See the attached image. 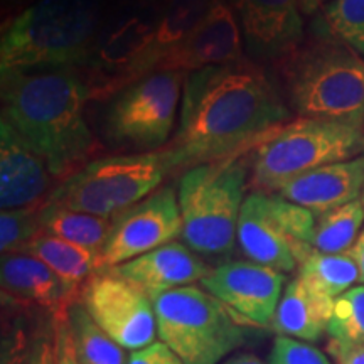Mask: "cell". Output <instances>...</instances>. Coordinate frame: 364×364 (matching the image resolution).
Segmentation results:
<instances>
[{
  "label": "cell",
  "instance_id": "12",
  "mask_svg": "<svg viewBox=\"0 0 364 364\" xmlns=\"http://www.w3.org/2000/svg\"><path fill=\"white\" fill-rule=\"evenodd\" d=\"M182 236V216L176 189L164 186L144 201L113 218L112 231L98 255V272L145 255Z\"/></svg>",
  "mask_w": 364,
  "mask_h": 364
},
{
  "label": "cell",
  "instance_id": "38",
  "mask_svg": "<svg viewBox=\"0 0 364 364\" xmlns=\"http://www.w3.org/2000/svg\"><path fill=\"white\" fill-rule=\"evenodd\" d=\"M331 0H299L300 11L304 14H314L321 7H326Z\"/></svg>",
  "mask_w": 364,
  "mask_h": 364
},
{
  "label": "cell",
  "instance_id": "21",
  "mask_svg": "<svg viewBox=\"0 0 364 364\" xmlns=\"http://www.w3.org/2000/svg\"><path fill=\"white\" fill-rule=\"evenodd\" d=\"M215 0H162L157 7L152 41L139 66L136 78L156 71L164 56L184 43L211 11Z\"/></svg>",
  "mask_w": 364,
  "mask_h": 364
},
{
  "label": "cell",
  "instance_id": "11",
  "mask_svg": "<svg viewBox=\"0 0 364 364\" xmlns=\"http://www.w3.org/2000/svg\"><path fill=\"white\" fill-rule=\"evenodd\" d=\"M80 304L100 329L124 349L135 353L156 343L154 300L115 273H95L81 289Z\"/></svg>",
  "mask_w": 364,
  "mask_h": 364
},
{
  "label": "cell",
  "instance_id": "17",
  "mask_svg": "<svg viewBox=\"0 0 364 364\" xmlns=\"http://www.w3.org/2000/svg\"><path fill=\"white\" fill-rule=\"evenodd\" d=\"M56 181L48 164L7 122L0 120V208H43Z\"/></svg>",
  "mask_w": 364,
  "mask_h": 364
},
{
  "label": "cell",
  "instance_id": "2",
  "mask_svg": "<svg viewBox=\"0 0 364 364\" xmlns=\"http://www.w3.org/2000/svg\"><path fill=\"white\" fill-rule=\"evenodd\" d=\"M2 120L48 164L56 181L83 169L100 152L88 124L91 90L80 68L2 73Z\"/></svg>",
  "mask_w": 364,
  "mask_h": 364
},
{
  "label": "cell",
  "instance_id": "28",
  "mask_svg": "<svg viewBox=\"0 0 364 364\" xmlns=\"http://www.w3.org/2000/svg\"><path fill=\"white\" fill-rule=\"evenodd\" d=\"M329 343L336 346H364V285H356L334 300Z\"/></svg>",
  "mask_w": 364,
  "mask_h": 364
},
{
  "label": "cell",
  "instance_id": "41",
  "mask_svg": "<svg viewBox=\"0 0 364 364\" xmlns=\"http://www.w3.org/2000/svg\"><path fill=\"white\" fill-rule=\"evenodd\" d=\"M363 154H364V150H363ZM363 157H364V156H363Z\"/></svg>",
  "mask_w": 364,
  "mask_h": 364
},
{
  "label": "cell",
  "instance_id": "3",
  "mask_svg": "<svg viewBox=\"0 0 364 364\" xmlns=\"http://www.w3.org/2000/svg\"><path fill=\"white\" fill-rule=\"evenodd\" d=\"M277 63L282 97L299 117L364 125V58L351 46L318 34Z\"/></svg>",
  "mask_w": 364,
  "mask_h": 364
},
{
  "label": "cell",
  "instance_id": "14",
  "mask_svg": "<svg viewBox=\"0 0 364 364\" xmlns=\"http://www.w3.org/2000/svg\"><path fill=\"white\" fill-rule=\"evenodd\" d=\"M2 306L38 318L58 321L70 314L80 295L46 263L27 253L2 255Z\"/></svg>",
  "mask_w": 364,
  "mask_h": 364
},
{
  "label": "cell",
  "instance_id": "26",
  "mask_svg": "<svg viewBox=\"0 0 364 364\" xmlns=\"http://www.w3.org/2000/svg\"><path fill=\"white\" fill-rule=\"evenodd\" d=\"M70 327L83 364H129L125 349L97 326L80 302L70 309Z\"/></svg>",
  "mask_w": 364,
  "mask_h": 364
},
{
  "label": "cell",
  "instance_id": "16",
  "mask_svg": "<svg viewBox=\"0 0 364 364\" xmlns=\"http://www.w3.org/2000/svg\"><path fill=\"white\" fill-rule=\"evenodd\" d=\"M245 43L238 17L226 0H215L198 29L179 48L161 59L156 71L189 73L245 61Z\"/></svg>",
  "mask_w": 364,
  "mask_h": 364
},
{
  "label": "cell",
  "instance_id": "13",
  "mask_svg": "<svg viewBox=\"0 0 364 364\" xmlns=\"http://www.w3.org/2000/svg\"><path fill=\"white\" fill-rule=\"evenodd\" d=\"M287 275L252 260L223 262L201 282L206 292L257 326H272L284 295Z\"/></svg>",
  "mask_w": 364,
  "mask_h": 364
},
{
  "label": "cell",
  "instance_id": "9",
  "mask_svg": "<svg viewBox=\"0 0 364 364\" xmlns=\"http://www.w3.org/2000/svg\"><path fill=\"white\" fill-rule=\"evenodd\" d=\"M186 73L152 71L103 100L102 132L107 144L127 154L167 147L179 110Z\"/></svg>",
  "mask_w": 364,
  "mask_h": 364
},
{
  "label": "cell",
  "instance_id": "25",
  "mask_svg": "<svg viewBox=\"0 0 364 364\" xmlns=\"http://www.w3.org/2000/svg\"><path fill=\"white\" fill-rule=\"evenodd\" d=\"M316 218L312 247L318 253H349L364 230V208L359 199Z\"/></svg>",
  "mask_w": 364,
  "mask_h": 364
},
{
  "label": "cell",
  "instance_id": "33",
  "mask_svg": "<svg viewBox=\"0 0 364 364\" xmlns=\"http://www.w3.org/2000/svg\"><path fill=\"white\" fill-rule=\"evenodd\" d=\"M54 332H56V364H83L76 353L70 317L54 321Z\"/></svg>",
  "mask_w": 364,
  "mask_h": 364
},
{
  "label": "cell",
  "instance_id": "1",
  "mask_svg": "<svg viewBox=\"0 0 364 364\" xmlns=\"http://www.w3.org/2000/svg\"><path fill=\"white\" fill-rule=\"evenodd\" d=\"M289 118L280 90L252 59L189 73L179 127L164 147L169 171L247 154Z\"/></svg>",
  "mask_w": 364,
  "mask_h": 364
},
{
  "label": "cell",
  "instance_id": "40",
  "mask_svg": "<svg viewBox=\"0 0 364 364\" xmlns=\"http://www.w3.org/2000/svg\"><path fill=\"white\" fill-rule=\"evenodd\" d=\"M361 203H363V208H364V188H363V194H361Z\"/></svg>",
  "mask_w": 364,
  "mask_h": 364
},
{
  "label": "cell",
  "instance_id": "36",
  "mask_svg": "<svg viewBox=\"0 0 364 364\" xmlns=\"http://www.w3.org/2000/svg\"><path fill=\"white\" fill-rule=\"evenodd\" d=\"M349 253L353 255V258L358 263L359 282H363V285H364V230L361 231V235H359L356 245H354L353 250Z\"/></svg>",
  "mask_w": 364,
  "mask_h": 364
},
{
  "label": "cell",
  "instance_id": "10",
  "mask_svg": "<svg viewBox=\"0 0 364 364\" xmlns=\"http://www.w3.org/2000/svg\"><path fill=\"white\" fill-rule=\"evenodd\" d=\"M316 215L279 194L252 191L238 221V247L255 263L292 273L314 252Z\"/></svg>",
  "mask_w": 364,
  "mask_h": 364
},
{
  "label": "cell",
  "instance_id": "32",
  "mask_svg": "<svg viewBox=\"0 0 364 364\" xmlns=\"http://www.w3.org/2000/svg\"><path fill=\"white\" fill-rule=\"evenodd\" d=\"M29 364H56V332H54V321H41L36 326Z\"/></svg>",
  "mask_w": 364,
  "mask_h": 364
},
{
  "label": "cell",
  "instance_id": "5",
  "mask_svg": "<svg viewBox=\"0 0 364 364\" xmlns=\"http://www.w3.org/2000/svg\"><path fill=\"white\" fill-rule=\"evenodd\" d=\"M250 177L248 152L191 167L179 179L182 238L203 258L231 257Z\"/></svg>",
  "mask_w": 364,
  "mask_h": 364
},
{
  "label": "cell",
  "instance_id": "27",
  "mask_svg": "<svg viewBox=\"0 0 364 364\" xmlns=\"http://www.w3.org/2000/svg\"><path fill=\"white\" fill-rule=\"evenodd\" d=\"M321 34L351 46L364 58V0H331L322 7Z\"/></svg>",
  "mask_w": 364,
  "mask_h": 364
},
{
  "label": "cell",
  "instance_id": "30",
  "mask_svg": "<svg viewBox=\"0 0 364 364\" xmlns=\"http://www.w3.org/2000/svg\"><path fill=\"white\" fill-rule=\"evenodd\" d=\"M41 208L9 209L0 215V252L2 255L22 253L41 230Z\"/></svg>",
  "mask_w": 364,
  "mask_h": 364
},
{
  "label": "cell",
  "instance_id": "34",
  "mask_svg": "<svg viewBox=\"0 0 364 364\" xmlns=\"http://www.w3.org/2000/svg\"><path fill=\"white\" fill-rule=\"evenodd\" d=\"M129 364H184L161 341L130 354Z\"/></svg>",
  "mask_w": 364,
  "mask_h": 364
},
{
  "label": "cell",
  "instance_id": "6",
  "mask_svg": "<svg viewBox=\"0 0 364 364\" xmlns=\"http://www.w3.org/2000/svg\"><path fill=\"white\" fill-rule=\"evenodd\" d=\"M364 150V125L304 118L289 120L248 152L250 186L277 194L295 177L327 164L356 159Z\"/></svg>",
  "mask_w": 364,
  "mask_h": 364
},
{
  "label": "cell",
  "instance_id": "39",
  "mask_svg": "<svg viewBox=\"0 0 364 364\" xmlns=\"http://www.w3.org/2000/svg\"><path fill=\"white\" fill-rule=\"evenodd\" d=\"M135 2L142 4V6H154V4H156V6H159V4H161L162 0H135Z\"/></svg>",
  "mask_w": 364,
  "mask_h": 364
},
{
  "label": "cell",
  "instance_id": "23",
  "mask_svg": "<svg viewBox=\"0 0 364 364\" xmlns=\"http://www.w3.org/2000/svg\"><path fill=\"white\" fill-rule=\"evenodd\" d=\"M39 221L43 233L71 241L97 255H100L107 243L113 225V220L71 211L53 203H46L41 208Z\"/></svg>",
  "mask_w": 364,
  "mask_h": 364
},
{
  "label": "cell",
  "instance_id": "22",
  "mask_svg": "<svg viewBox=\"0 0 364 364\" xmlns=\"http://www.w3.org/2000/svg\"><path fill=\"white\" fill-rule=\"evenodd\" d=\"M22 253L46 263L78 295L86 282L98 272L97 253L48 233H39Z\"/></svg>",
  "mask_w": 364,
  "mask_h": 364
},
{
  "label": "cell",
  "instance_id": "8",
  "mask_svg": "<svg viewBox=\"0 0 364 364\" xmlns=\"http://www.w3.org/2000/svg\"><path fill=\"white\" fill-rule=\"evenodd\" d=\"M157 338L184 364H221L247 334L233 311L203 287H181L154 299Z\"/></svg>",
  "mask_w": 364,
  "mask_h": 364
},
{
  "label": "cell",
  "instance_id": "15",
  "mask_svg": "<svg viewBox=\"0 0 364 364\" xmlns=\"http://www.w3.org/2000/svg\"><path fill=\"white\" fill-rule=\"evenodd\" d=\"M238 17L248 59L279 61L302 43L299 0H226Z\"/></svg>",
  "mask_w": 364,
  "mask_h": 364
},
{
  "label": "cell",
  "instance_id": "37",
  "mask_svg": "<svg viewBox=\"0 0 364 364\" xmlns=\"http://www.w3.org/2000/svg\"><path fill=\"white\" fill-rule=\"evenodd\" d=\"M221 364H267V363H263V359H260L253 353H238V354H233V356H230Z\"/></svg>",
  "mask_w": 364,
  "mask_h": 364
},
{
  "label": "cell",
  "instance_id": "29",
  "mask_svg": "<svg viewBox=\"0 0 364 364\" xmlns=\"http://www.w3.org/2000/svg\"><path fill=\"white\" fill-rule=\"evenodd\" d=\"M2 307V363L0 364H29L36 329L29 331L27 326L41 318L17 311V309Z\"/></svg>",
  "mask_w": 364,
  "mask_h": 364
},
{
  "label": "cell",
  "instance_id": "20",
  "mask_svg": "<svg viewBox=\"0 0 364 364\" xmlns=\"http://www.w3.org/2000/svg\"><path fill=\"white\" fill-rule=\"evenodd\" d=\"M334 300L295 277L285 287L272 329L285 338L317 343L329 329Z\"/></svg>",
  "mask_w": 364,
  "mask_h": 364
},
{
  "label": "cell",
  "instance_id": "4",
  "mask_svg": "<svg viewBox=\"0 0 364 364\" xmlns=\"http://www.w3.org/2000/svg\"><path fill=\"white\" fill-rule=\"evenodd\" d=\"M102 26L100 0H38L4 29L0 73L31 68L86 70Z\"/></svg>",
  "mask_w": 364,
  "mask_h": 364
},
{
  "label": "cell",
  "instance_id": "24",
  "mask_svg": "<svg viewBox=\"0 0 364 364\" xmlns=\"http://www.w3.org/2000/svg\"><path fill=\"white\" fill-rule=\"evenodd\" d=\"M297 277L317 292L338 299L359 282V268L351 253L327 255L314 250L299 265Z\"/></svg>",
  "mask_w": 364,
  "mask_h": 364
},
{
  "label": "cell",
  "instance_id": "31",
  "mask_svg": "<svg viewBox=\"0 0 364 364\" xmlns=\"http://www.w3.org/2000/svg\"><path fill=\"white\" fill-rule=\"evenodd\" d=\"M268 364H332L316 346L279 336L273 341Z\"/></svg>",
  "mask_w": 364,
  "mask_h": 364
},
{
  "label": "cell",
  "instance_id": "7",
  "mask_svg": "<svg viewBox=\"0 0 364 364\" xmlns=\"http://www.w3.org/2000/svg\"><path fill=\"white\" fill-rule=\"evenodd\" d=\"M167 174L164 149L98 157L59 182L48 203L113 220L161 189Z\"/></svg>",
  "mask_w": 364,
  "mask_h": 364
},
{
  "label": "cell",
  "instance_id": "35",
  "mask_svg": "<svg viewBox=\"0 0 364 364\" xmlns=\"http://www.w3.org/2000/svg\"><path fill=\"white\" fill-rule=\"evenodd\" d=\"M329 353L336 364H364V346H336L329 343Z\"/></svg>",
  "mask_w": 364,
  "mask_h": 364
},
{
  "label": "cell",
  "instance_id": "18",
  "mask_svg": "<svg viewBox=\"0 0 364 364\" xmlns=\"http://www.w3.org/2000/svg\"><path fill=\"white\" fill-rule=\"evenodd\" d=\"M211 270L208 262L188 245L172 241L108 272L139 287L154 300L169 290L189 287L196 282L201 284Z\"/></svg>",
  "mask_w": 364,
  "mask_h": 364
},
{
  "label": "cell",
  "instance_id": "19",
  "mask_svg": "<svg viewBox=\"0 0 364 364\" xmlns=\"http://www.w3.org/2000/svg\"><path fill=\"white\" fill-rule=\"evenodd\" d=\"M363 188L364 157H356L309 171L290 181L277 194L318 216L331 209L358 201Z\"/></svg>",
  "mask_w": 364,
  "mask_h": 364
}]
</instances>
